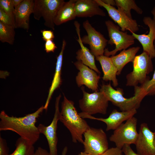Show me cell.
Returning <instances> with one entry per match:
<instances>
[{"instance_id":"obj_15","label":"cell","mask_w":155,"mask_h":155,"mask_svg":"<svg viewBox=\"0 0 155 155\" xmlns=\"http://www.w3.org/2000/svg\"><path fill=\"white\" fill-rule=\"evenodd\" d=\"M74 64L79 71L76 77L78 86L80 87L84 85L94 92L98 91L100 75L80 61H78Z\"/></svg>"},{"instance_id":"obj_12","label":"cell","mask_w":155,"mask_h":155,"mask_svg":"<svg viewBox=\"0 0 155 155\" xmlns=\"http://www.w3.org/2000/svg\"><path fill=\"white\" fill-rule=\"evenodd\" d=\"M95 1L100 6L106 9L109 17L121 28V31L128 30L131 33H135L139 30L136 21L129 17L121 10L106 4L101 0Z\"/></svg>"},{"instance_id":"obj_16","label":"cell","mask_w":155,"mask_h":155,"mask_svg":"<svg viewBox=\"0 0 155 155\" xmlns=\"http://www.w3.org/2000/svg\"><path fill=\"white\" fill-rule=\"evenodd\" d=\"M143 21L149 28L148 34H138L132 32L135 39L141 44L143 51L147 53L152 59L155 57V47L154 42L155 40V21L150 17H145Z\"/></svg>"},{"instance_id":"obj_36","label":"cell","mask_w":155,"mask_h":155,"mask_svg":"<svg viewBox=\"0 0 155 155\" xmlns=\"http://www.w3.org/2000/svg\"><path fill=\"white\" fill-rule=\"evenodd\" d=\"M105 4L112 6H116L115 0H101Z\"/></svg>"},{"instance_id":"obj_22","label":"cell","mask_w":155,"mask_h":155,"mask_svg":"<svg viewBox=\"0 0 155 155\" xmlns=\"http://www.w3.org/2000/svg\"><path fill=\"white\" fill-rule=\"evenodd\" d=\"M140 49L139 46L131 47L127 49L123 50L118 54L111 57L113 64L118 69L117 75L121 74L126 64L133 61Z\"/></svg>"},{"instance_id":"obj_24","label":"cell","mask_w":155,"mask_h":155,"mask_svg":"<svg viewBox=\"0 0 155 155\" xmlns=\"http://www.w3.org/2000/svg\"><path fill=\"white\" fill-rule=\"evenodd\" d=\"M117 8L123 11L129 17L132 18L131 9L135 10L137 13H142V10L135 3L133 0H115Z\"/></svg>"},{"instance_id":"obj_32","label":"cell","mask_w":155,"mask_h":155,"mask_svg":"<svg viewBox=\"0 0 155 155\" xmlns=\"http://www.w3.org/2000/svg\"><path fill=\"white\" fill-rule=\"evenodd\" d=\"M123 153L121 149L116 147L108 148L100 155H122Z\"/></svg>"},{"instance_id":"obj_41","label":"cell","mask_w":155,"mask_h":155,"mask_svg":"<svg viewBox=\"0 0 155 155\" xmlns=\"http://www.w3.org/2000/svg\"><path fill=\"white\" fill-rule=\"evenodd\" d=\"M154 144H155V139H154ZM154 155H155V152Z\"/></svg>"},{"instance_id":"obj_18","label":"cell","mask_w":155,"mask_h":155,"mask_svg":"<svg viewBox=\"0 0 155 155\" xmlns=\"http://www.w3.org/2000/svg\"><path fill=\"white\" fill-rule=\"evenodd\" d=\"M95 0H76L74 9L76 17H91L95 15L105 16L106 14Z\"/></svg>"},{"instance_id":"obj_39","label":"cell","mask_w":155,"mask_h":155,"mask_svg":"<svg viewBox=\"0 0 155 155\" xmlns=\"http://www.w3.org/2000/svg\"><path fill=\"white\" fill-rule=\"evenodd\" d=\"M153 16V19L155 21V6L154 7L151 11Z\"/></svg>"},{"instance_id":"obj_5","label":"cell","mask_w":155,"mask_h":155,"mask_svg":"<svg viewBox=\"0 0 155 155\" xmlns=\"http://www.w3.org/2000/svg\"><path fill=\"white\" fill-rule=\"evenodd\" d=\"M65 2L63 0H34V17L38 20L42 17L44 25L54 30L55 18L58 10Z\"/></svg>"},{"instance_id":"obj_30","label":"cell","mask_w":155,"mask_h":155,"mask_svg":"<svg viewBox=\"0 0 155 155\" xmlns=\"http://www.w3.org/2000/svg\"><path fill=\"white\" fill-rule=\"evenodd\" d=\"M6 140L0 136V155H9Z\"/></svg>"},{"instance_id":"obj_27","label":"cell","mask_w":155,"mask_h":155,"mask_svg":"<svg viewBox=\"0 0 155 155\" xmlns=\"http://www.w3.org/2000/svg\"><path fill=\"white\" fill-rule=\"evenodd\" d=\"M0 8L10 17L15 26V7L12 0H0Z\"/></svg>"},{"instance_id":"obj_37","label":"cell","mask_w":155,"mask_h":155,"mask_svg":"<svg viewBox=\"0 0 155 155\" xmlns=\"http://www.w3.org/2000/svg\"><path fill=\"white\" fill-rule=\"evenodd\" d=\"M23 0H12L13 5L15 8L18 6Z\"/></svg>"},{"instance_id":"obj_7","label":"cell","mask_w":155,"mask_h":155,"mask_svg":"<svg viewBox=\"0 0 155 155\" xmlns=\"http://www.w3.org/2000/svg\"><path fill=\"white\" fill-rule=\"evenodd\" d=\"M105 24L109 38L108 43L111 45L114 44L115 47L114 50L110 51L105 49L104 55L108 57L115 55L118 51L126 49L134 44L135 39L132 35L120 31L119 27L111 20L106 21Z\"/></svg>"},{"instance_id":"obj_42","label":"cell","mask_w":155,"mask_h":155,"mask_svg":"<svg viewBox=\"0 0 155 155\" xmlns=\"http://www.w3.org/2000/svg\"><path fill=\"white\" fill-rule=\"evenodd\" d=\"M154 132V134H155V132Z\"/></svg>"},{"instance_id":"obj_17","label":"cell","mask_w":155,"mask_h":155,"mask_svg":"<svg viewBox=\"0 0 155 155\" xmlns=\"http://www.w3.org/2000/svg\"><path fill=\"white\" fill-rule=\"evenodd\" d=\"M34 0H23L15 8V27L28 30L29 28L30 16L33 13Z\"/></svg>"},{"instance_id":"obj_34","label":"cell","mask_w":155,"mask_h":155,"mask_svg":"<svg viewBox=\"0 0 155 155\" xmlns=\"http://www.w3.org/2000/svg\"><path fill=\"white\" fill-rule=\"evenodd\" d=\"M122 150L125 155H139L137 153H136L133 151L130 145H124Z\"/></svg>"},{"instance_id":"obj_38","label":"cell","mask_w":155,"mask_h":155,"mask_svg":"<svg viewBox=\"0 0 155 155\" xmlns=\"http://www.w3.org/2000/svg\"><path fill=\"white\" fill-rule=\"evenodd\" d=\"M67 151V148L65 146L63 149L61 155H66Z\"/></svg>"},{"instance_id":"obj_2","label":"cell","mask_w":155,"mask_h":155,"mask_svg":"<svg viewBox=\"0 0 155 155\" xmlns=\"http://www.w3.org/2000/svg\"><path fill=\"white\" fill-rule=\"evenodd\" d=\"M74 104L64 95L59 121L69 131L73 142H78L83 144V135L90 127L78 113Z\"/></svg>"},{"instance_id":"obj_8","label":"cell","mask_w":155,"mask_h":155,"mask_svg":"<svg viewBox=\"0 0 155 155\" xmlns=\"http://www.w3.org/2000/svg\"><path fill=\"white\" fill-rule=\"evenodd\" d=\"M84 151L91 155H100L108 149L107 136L101 128L90 127L84 133Z\"/></svg>"},{"instance_id":"obj_14","label":"cell","mask_w":155,"mask_h":155,"mask_svg":"<svg viewBox=\"0 0 155 155\" xmlns=\"http://www.w3.org/2000/svg\"><path fill=\"white\" fill-rule=\"evenodd\" d=\"M137 113V109H134L130 111L119 112L116 109L113 110L107 118H96L92 115L82 112L79 113L83 119L88 118L102 121L106 125L107 131L111 130H115L119 127L125 121L133 117Z\"/></svg>"},{"instance_id":"obj_3","label":"cell","mask_w":155,"mask_h":155,"mask_svg":"<svg viewBox=\"0 0 155 155\" xmlns=\"http://www.w3.org/2000/svg\"><path fill=\"white\" fill-rule=\"evenodd\" d=\"M134 87V96L126 98L123 96V90L121 88L114 89L110 82L108 84H103L100 89L106 96L109 101L118 107L121 111H130L139 107L141 102L146 95L140 86Z\"/></svg>"},{"instance_id":"obj_1","label":"cell","mask_w":155,"mask_h":155,"mask_svg":"<svg viewBox=\"0 0 155 155\" xmlns=\"http://www.w3.org/2000/svg\"><path fill=\"white\" fill-rule=\"evenodd\" d=\"M44 109L42 105L34 113L20 117L10 116L2 111L0 113V131L15 132L34 145L39 140L40 134L36 124Z\"/></svg>"},{"instance_id":"obj_25","label":"cell","mask_w":155,"mask_h":155,"mask_svg":"<svg viewBox=\"0 0 155 155\" xmlns=\"http://www.w3.org/2000/svg\"><path fill=\"white\" fill-rule=\"evenodd\" d=\"M15 145V150L9 155H32L35 152L34 146L21 137L17 140Z\"/></svg>"},{"instance_id":"obj_19","label":"cell","mask_w":155,"mask_h":155,"mask_svg":"<svg viewBox=\"0 0 155 155\" xmlns=\"http://www.w3.org/2000/svg\"><path fill=\"white\" fill-rule=\"evenodd\" d=\"M74 25L76 27L78 39L77 40L81 47V49L76 52V58L78 61H81L84 64L89 67L98 74L100 72L97 67L95 63V56L83 43L80 34V24L77 21H75Z\"/></svg>"},{"instance_id":"obj_29","label":"cell","mask_w":155,"mask_h":155,"mask_svg":"<svg viewBox=\"0 0 155 155\" xmlns=\"http://www.w3.org/2000/svg\"><path fill=\"white\" fill-rule=\"evenodd\" d=\"M0 22L5 24L15 27L14 24L11 18L5 11L0 8Z\"/></svg>"},{"instance_id":"obj_26","label":"cell","mask_w":155,"mask_h":155,"mask_svg":"<svg viewBox=\"0 0 155 155\" xmlns=\"http://www.w3.org/2000/svg\"><path fill=\"white\" fill-rule=\"evenodd\" d=\"M14 26L5 24L0 22V41L13 45L15 40V32Z\"/></svg>"},{"instance_id":"obj_10","label":"cell","mask_w":155,"mask_h":155,"mask_svg":"<svg viewBox=\"0 0 155 155\" xmlns=\"http://www.w3.org/2000/svg\"><path fill=\"white\" fill-rule=\"evenodd\" d=\"M83 25L87 33L81 38L83 43L89 45L90 52L95 57L104 55L108 40L92 26L88 20L84 21Z\"/></svg>"},{"instance_id":"obj_35","label":"cell","mask_w":155,"mask_h":155,"mask_svg":"<svg viewBox=\"0 0 155 155\" xmlns=\"http://www.w3.org/2000/svg\"><path fill=\"white\" fill-rule=\"evenodd\" d=\"M32 155H50L49 152L46 150L41 147H38Z\"/></svg>"},{"instance_id":"obj_9","label":"cell","mask_w":155,"mask_h":155,"mask_svg":"<svg viewBox=\"0 0 155 155\" xmlns=\"http://www.w3.org/2000/svg\"><path fill=\"white\" fill-rule=\"evenodd\" d=\"M137 119L133 117L114 130L109 137L116 147L121 149L125 144H135L138 136L137 130Z\"/></svg>"},{"instance_id":"obj_20","label":"cell","mask_w":155,"mask_h":155,"mask_svg":"<svg viewBox=\"0 0 155 155\" xmlns=\"http://www.w3.org/2000/svg\"><path fill=\"white\" fill-rule=\"evenodd\" d=\"M96 59L101 65L103 73V80L105 81H112L113 86H117L118 83L116 75L118 69L111 57L102 55L96 57Z\"/></svg>"},{"instance_id":"obj_31","label":"cell","mask_w":155,"mask_h":155,"mask_svg":"<svg viewBox=\"0 0 155 155\" xmlns=\"http://www.w3.org/2000/svg\"><path fill=\"white\" fill-rule=\"evenodd\" d=\"M40 32L42 34V38L45 41L49 40H53L55 38L53 32L51 30H41Z\"/></svg>"},{"instance_id":"obj_6","label":"cell","mask_w":155,"mask_h":155,"mask_svg":"<svg viewBox=\"0 0 155 155\" xmlns=\"http://www.w3.org/2000/svg\"><path fill=\"white\" fill-rule=\"evenodd\" d=\"M81 89L83 96L79 100V106L82 112L91 115L98 113L106 114L109 101L105 94L100 91L89 93L84 87Z\"/></svg>"},{"instance_id":"obj_4","label":"cell","mask_w":155,"mask_h":155,"mask_svg":"<svg viewBox=\"0 0 155 155\" xmlns=\"http://www.w3.org/2000/svg\"><path fill=\"white\" fill-rule=\"evenodd\" d=\"M152 58L144 52L136 56L132 62L133 71L126 76L127 86L135 87L139 84H144L148 78L147 75L153 69Z\"/></svg>"},{"instance_id":"obj_33","label":"cell","mask_w":155,"mask_h":155,"mask_svg":"<svg viewBox=\"0 0 155 155\" xmlns=\"http://www.w3.org/2000/svg\"><path fill=\"white\" fill-rule=\"evenodd\" d=\"M44 48V50L47 53L54 52L55 49L57 48L55 43L51 40L45 41Z\"/></svg>"},{"instance_id":"obj_28","label":"cell","mask_w":155,"mask_h":155,"mask_svg":"<svg viewBox=\"0 0 155 155\" xmlns=\"http://www.w3.org/2000/svg\"><path fill=\"white\" fill-rule=\"evenodd\" d=\"M155 47V40L154 42ZM146 93V96L155 95V70L151 79L149 78L140 86Z\"/></svg>"},{"instance_id":"obj_40","label":"cell","mask_w":155,"mask_h":155,"mask_svg":"<svg viewBox=\"0 0 155 155\" xmlns=\"http://www.w3.org/2000/svg\"><path fill=\"white\" fill-rule=\"evenodd\" d=\"M78 155H91L88 153L84 151L83 152H80Z\"/></svg>"},{"instance_id":"obj_21","label":"cell","mask_w":155,"mask_h":155,"mask_svg":"<svg viewBox=\"0 0 155 155\" xmlns=\"http://www.w3.org/2000/svg\"><path fill=\"white\" fill-rule=\"evenodd\" d=\"M66 44V41L63 40L62 42L61 51L57 58L55 73L52 81L51 86L50 88L49 92L44 108L47 110L50 102L52 96L54 91L58 88L61 83V68L62 64L63 55L64 51Z\"/></svg>"},{"instance_id":"obj_13","label":"cell","mask_w":155,"mask_h":155,"mask_svg":"<svg viewBox=\"0 0 155 155\" xmlns=\"http://www.w3.org/2000/svg\"><path fill=\"white\" fill-rule=\"evenodd\" d=\"M155 135L149 128L147 124L142 123L135 145L139 155H154L155 151Z\"/></svg>"},{"instance_id":"obj_11","label":"cell","mask_w":155,"mask_h":155,"mask_svg":"<svg viewBox=\"0 0 155 155\" xmlns=\"http://www.w3.org/2000/svg\"><path fill=\"white\" fill-rule=\"evenodd\" d=\"M61 96L60 94L56 98L55 112L51 124L48 126L40 124L37 126L40 133L44 135L47 140L50 155H57V123L59 120L60 115L59 106Z\"/></svg>"},{"instance_id":"obj_23","label":"cell","mask_w":155,"mask_h":155,"mask_svg":"<svg viewBox=\"0 0 155 155\" xmlns=\"http://www.w3.org/2000/svg\"><path fill=\"white\" fill-rule=\"evenodd\" d=\"M76 1L70 0L65 2L57 13L54 20L55 25H60L76 18L74 6Z\"/></svg>"}]
</instances>
